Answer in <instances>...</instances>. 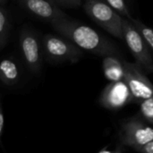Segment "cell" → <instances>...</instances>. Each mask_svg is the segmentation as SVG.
I'll list each match as a JSON object with an SVG mask.
<instances>
[{"instance_id": "7c38bea8", "label": "cell", "mask_w": 153, "mask_h": 153, "mask_svg": "<svg viewBox=\"0 0 153 153\" xmlns=\"http://www.w3.org/2000/svg\"><path fill=\"white\" fill-rule=\"evenodd\" d=\"M131 22H133V24L135 26V28L137 29V30L139 31V33L142 35V37L144 39V40L146 41V43L148 44V46L153 50V30L149 28L148 26H146L143 22H142L140 20L138 19H134L133 17L130 18Z\"/></svg>"}, {"instance_id": "8fae6325", "label": "cell", "mask_w": 153, "mask_h": 153, "mask_svg": "<svg viewBox=\"0 0 153 153\" xmlns=\"http://www.w3.org/2000/svg\"><path fill=\"white\" fill-rule=\"evenodd\" d=\"M19 77V69L13 60L5 58L0 62V80L4 84L14 85L18 82Z\"/></svg>"}, {"instance_id": "e0dca14e", "label": "cell", "mask_w": 153, "mask_h": 153, "mask_svg": "<svg viewBox=\"0 0 153 153\" xmlns=\"http://www.w3.org/2000/svg\"><path fill=\"white\" fill-rule=\"evenodd\" d=\"M135 151L142 153H153V140L145 143L144 145L135 149Z\"/></svg>"}, {"instance_id": "9a60e30c", "label": "cell", "mask_w": 153, "mask_h": 153, "mask_svg": "<svg viewBox=\"0 0 153 153\" xmlns=\"http://www.w3.org/2000/svg\"><path fill=\"white\" fill-rule=\"evenodd\" d=\"M104 1H106L116 12H117L123 17L128 19L132 17L125 0H104Z\"/></svg>"}, {"instance_id": "d6986e66", "label": "cell", "mask_w": 153, "mask_h": 153, "mask_svg": "<svg viewBox=\"0 0 153 153\" xmlns=\"http://www.w3.org/2000/svg\"><path fill=\"white\" fill-rule=\"evenodd\" d=\"M148 71H151V72H153V65H152V66H151V67H150V68H149V70H148Z\"/></svg>"}, {"instance_id": "ba28073f", "label": "cell", "mask_w": 153, "mask_h": 153, "mask_svg": "<svg viewBox=\"0 0 153 153\" xmlns=\"http://www.w3.org/2000/svg\"><path fill=\"white\" fill-rule=\"evenodd\" d=\"M20 48L29 69L32 73L39 72L41 65V56L39 44L35 34L30 30H23L20 36Z\"/></svg>"}, {"instance_id": "8992f818", "label": "cell", "mask_w": 153, "mask_h": 153, "mask_svg": "<svg viewBox=\"0 0 153 153\" xmlns=\"http://www.w3.org/2000/svg\"><path fill=\"white\" fill-rule=\"evenodd\" d=\"M119 138L123 145L135 150L153 140V128L144 122L134 118L122 126Z\"/></svg>"}, {"instance_id": "277c9868", "label": "cell", "mask_w": 153, "mask_h": 153, "mask_svg": "<svg viewBox=\"0 0 153 153\" xmlns=\"http://www.w3.org/2000/svg\"><path fill=\"white\" fill-rule=\"evenodd\" d=\"M123 39L136 60V63L143 68L149 70L153 65V59L150 47L139 33L130 19L123 18Z\"/></svg>"}, {"instance_id": "ac0fdd59", "label": "cell", "mask_w": 153, "mask_h": 153, "mask_svg": "<svg viewBox=\"0 0 153 153\" xmlns=\"http://www.w3.org/2000/svg\"><path fill=\"white\" fill-rule=\"evenodd\" d=\"M4 113H3L2 102L0 100V144H1V137H2L3 129H4Z\"/></svg>"}, {"instance_id": "4fadbf2b", "label": "cell", "mask_w": 153, "mask_h": 153, "mask_svg": "<svg viewBox=\"0 0 153 153\" xmlns=\"http://www.w3.org/2000/svg\"><path fill=\"white\" fill-rule=\"evenodd\" d=\"M8 33H9V22L7 14L4 8L0 5V49L3 48L8 39Z\"/></svg>"}, {"instance_id": "5b68a950", "label": "cell", "mask_w": 153, "mask_h": 153, "mask_svg": "<svg viewBox=\"0 0 153 153\" xmlns=\"http://www.w3.org/2000/svg\"><path fill=\"white\" fill-rule=\"evenodd\" d=\"M125 74L124 81L127 84L134 99L139 103L153 96V84L141 71V66L136 63L123 61Z\"/></svg>"}, {"instance_id": "5bb4252c", "label": "cell", "mask_w": 153, "mask_h": 153, "mask_svg": "<svg viewBox=\"0 0 153 153\" xmlns=\"http://www.w3.org/2000/svg\"><path fill=\"white\" fill-rule=\"evenodd\" d=\"M140 109L143 118L153 124V96L140 102Z\"/></svg>"}, {"instance_id": "6da1fadb", "label": "cell", "mask_w": 153, "mask_h": 153, "mask_svg": "<svg viewBox=\"0 0 153 153\" xmlns=\"http://www.w3.org/2000/svg\"><path fill=\"white\" fill-rule=\"evenodd\" d=\"M56 31L71 40L81 49L99 56H119L118 48L104 35L85 24L66 18L51 22Z\"/></svg>"}, {"instance_id": "7a4b0ae2", "label": "cell", "mask_w": 153, "mask_h": 153, "mask_svg": "<svg viewBox=\"0 0 153 153\" xmlns=\"http://www.w3.org/2000/svg\"><path fill=\"white\" fill-rule=\"evenodd\" d=\"M85 13L98 25L112 36L123 39V18L104 0H87Z\"/></svg>"}, {"instance_id": "ffe728a7", "label": "cell", "mask_w": 153, "mask_h": 153, "mask_svg": "<svg viewBox=\"0 0 153 153\" xmlns=\"http://www.w3.org/2000/svg\"><path fill=\"white\" fill-rule=\"evenodd\" d=\"M4 2H5V0H0V5H1V4H3Z\"/></svg>"}, {"instance_id": "3957f363", "label": "cell", "mask_w": 153, "mask_h": 153, "mask_svg": "<svg viewBox=\"0 0 153 153\" xmlns=\"http://www.w3.org/2000/svg\"><path fill=\"white\" fill-rule=\"evenodd\" d=\"M43 47L46 56L57 63L77 62L83 56L82 49L71 40L51 34L44 36Z\"/></svg>"}, {"instance_id": "2e32d148", "label": "cell", "mask_w": 153, "mask_h": 153, "mask_svg": "<svg viewBox=\"0 0 153 153\" xmlns=\"http://www.w3.org/2000/svg\"><path fill=\"white\" fill-rule=\"evenodd\" d=\"M57 5L64 7H78L82 4V0H52Z\"/></svg>"}, {"instance_id": "30bf717a", "label": "cell", "mask_w": 153, "mask_h": 153, "mask_svg": "<svg viewBox=\"0 0 153 153\" xmlns=\"http://www.w3.org/2000/svg\"><path fill=\"white\" fill-rule=\"evenodd\" d=\"M103 72L109 82H118L124 80L125 68L123 61L115 56H104L102 62Z\"/></svg>"}, {"instance_id": "52a82bcc", "label": "cell", "mask_w": 153, "mask_h": 153, "mask_svg": "<svg viewBox=\"0 0 153 153\" xmlns=\"http://www.w3.org/2000/svg\"><path fill=\"white\" fill-rule=\"evenodd\" d=\"M134 96L124 80L111 82L103 90L100 97V104L107 109H119L131 101Z\"/></svg>"}, {"instance_id": "9c48e42d", "label": "cell", "mask_w": 153, "mask_h": 153, "mask_svg": "<svg viewBox=\"0 0 153 153\" xmlns=\"http://www.w3.org/2000/svg\"><path fill=\"white\" fill-rule=\"evenodd\" d=\"M22 3L28 11L50 23L67 17L52 0H22Z\"/></svg>"}]
</instances>
